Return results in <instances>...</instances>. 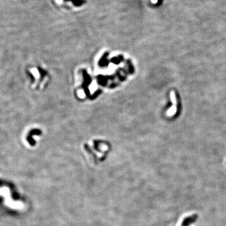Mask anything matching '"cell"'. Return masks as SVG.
Wrapping results in <instances>:
<instances>
[{
    "label": "cell",
    "mask_w": 226,
    "mask_h": 226,
    "mask_svg": "<svg viewBox=\"0 0 226 226\" xmlns=\"http://www.w3.org/2000/svg\"><path fill=\"white\" fill-rule=\"evenodd\" d=\"M149 3L150 4H152V5H155L157 4L158 2V0H148Z\"/></svg>",
    "instance_id": "obj_2"
},
{
    "label": "cell",
    "mask_w": 226,
    "mask_h": 226,
    "mask_svg": "<svg viewBox=\"0 0 226 226\" xmlns=\"http://www.w3.org/2000/svg\"><path fill=\"white\" fill-rule=\"evenodd\" d=\"M57 7L64 10H79L85 6L88 0H51Z\"/></svg>",
    "instance_id": "obj_1"
}]
</instances>
